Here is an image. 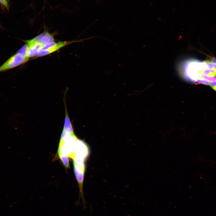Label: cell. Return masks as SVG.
<instances>
[{
	"label": "cell",
	"instance_id": "6da1fadb",
	"mask_svg": "<svg viewBox=\"0 0 216 216\" xmlns=\"http://www.w3.org/2000/svg\"><path fill=\"white\" fill-rule=\"evenodd\" d=\"M28 58L16 52L0 66V73L14 68L27 62Z\"/></svg>",
	"mask_w": 216,
	"mask_h": 216
},
{
	"label": "cell",
	"instance_id": "7a4b0ae2",
	"mask_svg": "<svg viewBox=\"0 0 216 216\" xmlns=\"http://www.w3.org/2000/svg\"><path fill=\"white\" fill-rule=\"evenodd\" d=\"M74 170L75 176L79 184L80 190V196L78 201L76 202V204L78 202L79 204V200L80 198L82 200V203L84 209L86 208V202L83 193V183L84 179L85 171L80 167L73 163Z\"/></svg>",
	"mask_w": 216,
	"mask_h": 216
},
{
	"label": "cell",
	"instance_id": "3957f363",
	"mask_svg": "<svg viewBox=\"0 0 216 216\" xmlns=\"http://www.w3.org/2000/svg\"><path fill=\"white\" fill-rule=\"evenodd\" d=\"M75 155L84 161L90 154L89 147L83 140L77 139L74 148Z\"/></svg>",
	"mask_w": 216,
	"mask_h": 216
},
{
	"label": "cell",
	"instance_id": "277c9868",
	"mask_svg": "<svg viewBox=\"0 0 216 216\" xmlns=\"http://www.w3.org/2000/svg\"><path fill=\"white\" fill-rule=\"evenodd\" d=\"M75 42V41H61L57 43L56 46L51 49L47 50H40L37 56V57H41L49 54L58 50L65 46Z\"/></svg>",
	"mask_w": 216,
	"mask_h": 216
},
{
	"label": "cell",
	"instance_id": "5b68a950",
	"mask_svg": "<svg viewBox=\"0 0 216 216\" xmlns=\"http://www.w3.org/2000/svg\"><path fill=\"white\" fill-rule=\"evenodd\" d=\"M58 152L73 159L75 155L74 148L59 142Z\"/></svg>",
	"mask_w": 216,
	"mask_h": 216
},
{
	"label": "cell",
	"instance_id": "8992f818",
	"mask_svg": "<svg viewBox=\"0 0 216 216\" xmlns=\"http://www.w3.org/2000/svg\"><path fill=\"white\" fill-rule=\"evenodd\" d=\"M26 44L28 46L27 56L28 58L37 56L43 46L40 43H36Z\"/></svg>",
	"mask_w": 216,
	"mask_h": 216
},
{
	"label": "cell",
	"instance_id": "52a82bcc",
	"mask_svg": "<svg viewBox=\"0 0 216 216\" xmlns=\"http://www.w3.org/2000/svg\"><path fill=\"white\" fill-rule=\"evenodd\" d=\"M77 139L74 134H68L66 135L63 139L60 140L59 142L75 148Z\"/></svg>",
	"mask_w": 216,
	"mask_h": 216
},
{
	"label": "cell",
	"instance_id": "ba28073f",
	"mask_svg": "<svg viewBox=\"0 0 216 216\" xmlns=\"http://www.w3.org/2000/svg\"><path fill=\"white\" fill-rule=\"evenodd\" d=\"M63 130L70 134H74L72 125L70 120L65 106V114Z\"/></svg>",
	"mask_w": 216,
	"mask_h": 216
},
{
	"label": "cell",
	"instance_id": "9c48e42d",
	"mask_svg": "<svg viewBox=\"0 0 216 216\" xmlns=\"http://www.w3.org/2000/svg\"><path fill=\"white\" fill-rule=\"evenodd\" d=\"M54 40V38L52 35L47 32H45L41 39L40 44L44 46L53 42Z\"/></svg>",
	"mask_w": 216,
	"mask_h": 216
},
{
	"label": "cell",
	"instance_id": "30bf717a",
	"mask_svg": "<svg viewBox=\"0 0 216 216\" xmlns=\"http://www.w3.org/2000/svg\"><path fill=\"white\" fill-rule=\"evenodd\" d=\"M73 163H75L80 167L84 171L86 170L85 161L83 160L74 155L72 159Z\"/></svg>",
	"mask_w": 216,
	"mask_h": 216
},
{
	"label": "cell",
	"instance_id": "8fae6325",
	"mask_svg": "<svg viewBox=\"0 0 216 216\" xmlns=\"http://www.w3.org/2000/svg\"><path fill=\"white\" fill-rule=\"evenodd\" d=\"M28 45L27 44H25L22 46V47H21L17 52H16L20 54L25 57L28 58L27 56L28 51Z\"/></svg>",
	"mask_w": 216,
	"mask_h": 216
},
{
	"label": "cell",
	"instance_id": "7c38bea8",
	"mask_svg": "<svg viewBox=\"0 0 216 216\" xmlns=\"http://www.w3.org/2000/svg\"><path fill=\"white\" fill-rule=\"evenodd\" d=\"M58 154L60 159L65 168H69V162L68 157L61 154Z\"/></svg>",
	"mask_w": 216,
	"mask_h": 216
},
{
	"label": "cell",
	"instance_id": "4fadbf2b",
	"mask_svg": "<svg viewBox=\"0 0 216 216\" xmlns=\"http://www.w3.org/2000/svg\"><path fill=\"white\" fill-rule=\"evenodd\" d=\"M202 62L207 64L208 68H213L216 69V64L212 63L208 60H205Z\"/></svg>",
	"mask_w": 216,
	"mask_h": 216
},
{
	"label": "cell",
	"instance_id": "5bb4252c",
	"mask_svg": "<svg viewBox=\"0 0 216 216\" xmlns=\"http://www.w3.org/2000/svg\"><path fill=\"white\" fill-rule=\"evenodd\" d=\"M196 82L207 85H209L210 82V81L205 79H198L197 80Z\"/></svg>",
	"mask_w": 216,
	"mask_h": 216
},
{
	"label": "cell",
	"instance_id": "9a60e30c",
	"mask_svg": "<svg viewBox=\"0 0 216 216\" xmlns=\"http://www.w3.org/2000/svg\"><path fill=\"white\" fill-rule=\"evenodd\" d=\"M0 3L7 9H9V6L7 0H0Z\"/></svg>",
	"mask_w": 216,
	"mask_h": 216
},
{
	"label": "cell",
	"instance_id": "2e32d148",
	"mask_svg": "<svg viewBox=\"0 0 216 216\" xmlns=\"http://www.w3.org/2000/svg\"><path fill=\"white\" fill-rule=\"evenodd\" d=\"M209 85L214 90L216 89V80L210 81Z\"/></svg>",
	"mask_w": 216,
	"mask_h": 216
},
{
	"label": "cell",
	"instance_id": "e0dca14e",
	"mask_svg": "<svg viewBox=\"0 0 216 216\" xmlns=\"http://www.w3.org/2000/svg\"><path fill=\"white\" fill-rule=\"evenodd\" d=\"M212 63L216 64V58L212 57L211 58L210 60H208Z\"/></svg>",
	"mask_w": 216,
	"mask_h": 216
},
{
	"label": "cell",
	"instance_id": "ac0fdd59",
	"mask_svg": "<svg viewBox=\"0 0 216 216\" xmlns=\"http://www.w3.org/2000/svg\"><path fill=\"white\" fill-rule=\"evenodd\" d=\"M2 28V26H0V28Z\"/></svg>",
	"mask_w": 216,
	"mask_h": 216
}]
</instances>
